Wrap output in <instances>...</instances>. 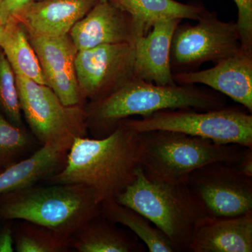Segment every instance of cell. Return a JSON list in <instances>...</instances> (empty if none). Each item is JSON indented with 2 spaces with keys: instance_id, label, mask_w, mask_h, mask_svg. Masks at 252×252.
<instances>
[{
  "instance_id": "1",
  "label": "cell",
  "mask_w": 252,
  "mask_h": 252,
  "mask_svg": "<svg viewBox=\"0 0 252 252\" xmlns=\"http://www.w3.org/2000/svg\"><path fill=\"white\" fill-rule=\"evenodd\" d=\"M140 167L139 133L121 121L103 138L76 137L63 170L46 182L85 185L101 203L122 193L135 180Z\"/></svg>"
},
{
  "instance_id": "2",
  "label": "cell",
  "mask_w": 252,
  "mask_h": 252,
  "mask_svg": "<svg viewBox=\"0 0 252 252\" xmlns=\"http://www.w3.org/2000/svg\"><path fill=\"white\" fill-rule=\"evenodd\" d=\"M226 96L195 85L159 86L133 79L85 109L86 125L94 138L107 137L119 122L132 116L167 109L209 111L226 106Z\"/></svg>"
},
{
  "instance_id": "3",
  "label": "cell",
  "mask_w": 252,
  "mask_h": 252,
  "mask_svg": "<svg viewBox=\"0 0 252 252\" xmlns=\"http://www.w3.org/2000/svg\"><path fill=\"white\" fill-rule=\"evenodd\" d=\"M115 200L150 220L170 240L177 252H190L194 232L210 217L186 182L151 180L141 167L133 182Z\"/></svg>"
},
{
  "instance_id": "4",
  "label": "cell",
  "mask_w": 252,
  "mask_h": 252,
  "mask_svg": "<svg viewBox=\"0 0 252 252\" xmlns=\"http://www.w3.org/2000/svg\"><path fill=\"white\" fill-rule=\"evenodd\" d=\"M101 214L94 190L80 184H51L0 195V220H22L72 237Z\"/></svg>"
},
{
  "instance_id": "5",
  "label": "cell",
  "mask_w": 252,
  "mask_h": 252,
  "mask_svg": "<svg viewBox=\"0 0 252 252\" xmlns=\"http://www.w3.org/2000/svg\"><path fill=\"white\" fill-rule=\"evenodd\" d=\"M140 167L151 180L186 182L190 172L214 162L237 164L247 147L220 144L175 131L138 132Z\"/></svg>"
},
{
  "instance_id": "6",
  "label": "cell",
  "mask_w": 252,
  "mask_h": 252,
  "mask_svg": "<svg viewBox=\"0 0 252 252\" xmlns=\"http://www.w3.org/2000/svg\"><path fill=\"white\" fill-rule=\"evenodd\" d=\"M122 122L137 132L164 130L183 132L216 144H238L252 149V115L244 107L209 111L167 109Z\"/></svg>"
},
{
  "instance_id": "7",
  "label": "cell",
  "mask_w": 252,
  "mask_h": 252,
  "mask_svg": "<svg viewBox=\"0 0 252 252\" xmlns=\"http://www.w3.org/2000/svg\"><path fill=\"white\" fill-rule=\"evenodd\" d=\"M198 23L176 27L170 45L172 74L196 70L202 64H217L241 50L235 22L220 21L215 11L205 9Z\"/></svg>"
},
{
  "instance_id": "8",
  "label": "cell",
  "mask_w": 252,
  "mask_h": 252,
  "mask_svg": "<svg viewBox=\"0 0 252 252\" xmlns=\"http://www.w3.org/2000/svg\"><path fill=\"white\" fill-rule=\"evenodd\" d=\"M15 77L21 112L41 145L86 137V111L82 106L64 105L49 86L20 74Z\"/></svg>"
},
{
  "instance_id": "9",
  "label": "cell",
  "mask_w": 252,
  "mask_h": 252,
  "mask_svg": "<svg viewBox=\"0 0 252 252\" xmlns=\"http://www.w3.org/2000/svg\"><path fill=\"white\" fill-rule=\"evenodd\" d=\"M186 184L210 218L241 216L252 212V177L236 164L214 162L190 172Z\"/></svg>"
},
{
  "instance_id": "10",
  "label": "cell",
  "mask_w": 252,
  "mask_h": 252,
  "mask_svg": "<svg viewBox=\"0 0 252 252\" xmlns=\"http://www.w3.org/2000/svg\"><path fill=\"white\" fill-rule=\"evenodd\" d=\"M134 61L135 48L128 43L78 51L74 64L82 98L100 100L135 79Z\"/></svg>"
},
{
  "instance_id": "11",
  "label": "cell",
  "mask_w": 252,
  "mask_h": 252,
  "mask_svg": "<svg viewBox=\"0 0 252 252\" xmlns=\"http://www.w3.org/2000/svg\"><path fill=\"white\" fill-rule=\"evenodd\" d=\"M77 51L102 44H135L145 35L143 28L128 13L111 0L97 1L69 33Z\"/></svg>"
},
{
  "instance_id": "12",
  "label": "cell",
  "mask_w": 252,
  "mask_h": 252,
  "mask_svg": "<svg viewBox=\"0 0 252 252\" xmlns=\"http://www.w3.org/2000/svg\"><path fill=\"white\" fill-rule=\"evenodd\" d=\"M28 34L47 86L64 105H81L83 98L74 64L78 51L69 34L61 37H48L28 32Z\"/></svg>"
},
{
  "instance_id": "13",
  "label": "cell",
  "mask_w": 252,
  "mask_h": 252,
  "mask_svg": "<svg viewBox=\"0 0 252 252\" xmlns=\"http://www.w3.org/2000/svg\"><path fill=\"white\" fill-rule=\"evenodd\" d=\"M173 79L181 85L209 86L252 113V52L241 49L210 69L177 73Z\"/></svg>"
},
{
  "instance_id": "14",
  "label": "cell",
  "mask_w": 252,
  "mask_h": 252,
  "mask_svg": "<svg viewBox=\"0 0 252 252\" xmlns=\"http://www.w3.org/2000/svg\"><path fill=\"white\" fill-rule=\"evenodd\" d=\"M182 20L165 19L154 23L134 44V76L159 86L175 85L170 65V45L176 27Z\"/></svg>"
},
{
  "instance_id": "15",
  "label": "cell",
  "mask_w": 252,
  "mask_h": 252,
  "mask_svg": "<svg viewBox=\"0 0 252 252\" xmlns=\"http://www.w3.org/2000/svg\"><path fill=\"white\" fill-rule=\"evenodd\" d=\"M73 141L41 144L27 158L0 171V195L33 187L59 173L65 165Z\"/></svg>"
},
{
  "instance_id": "16",
  "label": "cell",
  "mask_w": 252,
  "mask_h": 252,
  "mask_svg": "<svg viewBox=\"0 0 252 252\" xmlns=\"http://www.w3.org/2000/svg\"><path fill=\"white\" fill-rule=\"evenodd\" d=\"M97 0L34 1L18 18L28 33L48 37L67 35Z\"/></svg>"
},
{
  "instance_id": "17",
  "label": "cell",
  "mask_w": 252,
  "mask_h": 252,
  "mask_svg": "<svg viewBox=\"0 0 252 252\" xmlns=\"http://www.w3.org/2000/svg\"><path fill=\"white\" fill-rule=\"evenodd\" d=\"M252 212L235 217L210 218L197 227L190 252H252Z\"/></svg>"
},
{
  "instance_id": "18",
  "label": "cell",
  "mask_w": 252,
  "mask_h": 252,
  "mask_svg": "<svg viewBox=\"0 0 252 252\" xmlns=\"http://www.w3.org/2000/svg\"><path fill=\"white\" fill-rule=\"evenodd\" d=\"M70 248L78 252H144L147 249L132 231L118 228L101 214L72 235Z\"/></svg>"
},
{
  "instance_id": "19",
  "label": "cell",
  "mask_w": 252,
  "mask_h": 252,
  "mask_svg": "<svg viewBox=\"0 0 252 252\" xmlns=\"http://www.w3.org/2000/svg\"><path fill=\"white\" fill-rule=\"evenodd\" d=\"M0 47L15 74L47 86L40 63L22 23L12 21L0 25Z\"/></svg>"
},
{
  "instance_id": "20",
  "label": "cell",
  "mask_w": 252,
  "mask_h": 252,
  "mask_svg": "<svg viewBox=\"0 0 252 252\" xmlns=\"http://www.w3.org/2000/svg\"><path fill=\"white\" fill-rule=\"evenodd\" d=\"M128 13L143 28L144 33L152 29L158 21L190 19L198 21L205 8L202 5L183 4L175 0H111Z\"/></svg>"
},
{
  "instance_id": "21",
  "label": "cell",
  "mask_w": 252,
  "mask_h": 252,
  "mask_svg": "<svg viewBox=\"0 0 252 252\" xmlns=\"http://www.w3.org/2000/svg\"><path fill=\"white\" fill-rule=\"evenodd\" d=\"M101 215L116 224L127 227L150 252H175L170 240L152 222L130 207L118 203L115 199L100 203Z\"/></svg>"
},
{
  "instance_id": "22",
  "label": "cell",
  "mask_w": 252,
  "mask_h": 252,
  "mask_svg": "<svg viewBox=\"0 0 252 252\" xmlns=\"http://www.w3.org/2000/svg\"><path fill=\"white\" fill-rule=\"evenodd\" d=\"M21 220L14 229L17 252H66L70 250L71 237L40 225Z\"/></svg>"
},
{
  "instance_id": "23",
  "label": "cell",
  "mask_w": 252,
  "mask_h": 252,
  "mask_svg": "<svg viewBox=\"0 0 252 252\" xmlns=\"http://www.w3.org/2000/svg\"><path fill=\"white\" fill-rule=\"evenodd\" d=\"M34 144V138L27 131L0 113V170L21 160Z\"/></svg>"
},
{
  "instance_id": "24",
  "label": "cell",
  "mask_w": 252,
  "mask_h": 252,
  "mask_svg": "<svg viewBox=\"0 0 252 252\" xmlns=\"http://www.w3.org/2000/svg\"><path fill=\"white\" fill-rule=\"evenodd\" d=\"M10 122L22 127V114L14 70L0 51V113Z\"/></svg>"
},
{
  "instance_id": "25",
  "label": "cell",
  "mask_w": 252,
  "mask_h": 252,
  "mask_svg": "<svg viewBox=\"0 0 252 252\" xmlns=\"http://www.w3.org/2000/svg\"><path fill=\"white\" fill-rule=\"evenodd\" d=\"M238 8L236 23L241 49L252 52V0H234Z\"/></svg>"
},
{
  "instance_id": "26",
  "label": "cell",
  "mask_w": 252,
  "mask_h": 252,
  "mask_svg": "<svg viewBox=\"0 0 252 252\" xmlns=\"http://www.w3.org/2000/svg\"><path fill=\"white\" fill-rule=\"evenodd\" d=\"M34 0H0V25L18 21Z\"/></svg>"
},
{
  "instance_id": "27",
  "label": "cell",
  "mask_w": 252,
  "mask_h": 252,
  "mask_svg": "<svg viewBox=\"0 0 252 252\" xmlns=\"http://www.w3.org/2000/svg\"><path fill=\"white\" fill-rule=\"evenodd\" d=\"M6 221L0 228V252H13L15 250L13 220Z\"/></svg>"
},
{
  "instance_id": "28",
  "label": "cell",
  "mask_w": 252,
  "mask_h": 252,
  "mask_svg": "<svg viewBox=\"0 0 252 252\" xmlns=\"http://www.w3.org/2000/svg\"><path fill=\"white\" fill-rule=\"evenodd\" d=\"M239 170L243 172L244 175L252 177V149L248 148L244 151L243 156L240 161L236 164Z\"/></svg>"
},
{
  "instance_id": "29",
  "label": "cell",
  "mask_w": 252,
  "mask_h": 252,
  "mask_svg": "<svg viewBox=\"0 0 252 252\" xmlns=\"http://www.w3.org/2000/svg\"><path fill=\"white\" fill-rule=\"evenodd\" d=\"M106 1V0H97V1Z\"/></svg>"
},
{
  "instance_id": "30",
  "label": "cell",
  "mask_w": 252,
  "mask_h": 252,
  "mask_svg": "<svg viewBox=\"0 0 252 252\" xmlns=\"http://www.w3.org/2000/svg\"><path fill=\"white\" fill-rule=\"evenodd\" d=\"M34 1H39V0H34Z\"/></svg>"
},
{
  "instance_id": "31",
  "label": "cell",
  "mask_w": 252,
  "mask_h": 252,
  "mask_svg": "<svg viewBox=\"0 0 252 252\" xmlns=\"http://www.w3.org/2000/svg\"><path fill=\"white\" fill-rule=\"evenodd\" d=\"M0 171H1V170H0Z\"/></svg>"
}]
</instances>
